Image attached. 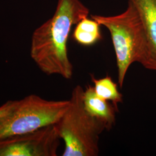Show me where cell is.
I'll list each match as a JSON object with an SVG mask.
<instances>
[{"mask_svg": "<svg viewBox=\"0 0 156 156\" xmlns=\"http://www.w3.org/2000/svg\"><path fill=\"white\" fill-rule=\"evenodd\" d=\"M89 14V9L80 0H58L53 16L36 28L31 37L30 56L42 72L72 78L68 39L73 26Z\"/></svg>", "mask_w": 156, "mask_h": 156, "instance_id": "1", "label": "cell"}, {"mask_svg": "<svg viewBox=\"0 0 156 156\" xmlns=\"http://www.w3.org/2000/svg\"><path fill=\"white\" fill-rule=\"evenodd\" d=\"M109 31L113 45L117 68L118 83L122 87L128 69L138 62L145 67L148 56L144 29L133 6L128 3L127 9L114 16L91 15Z\"/></svg>", "mask_w": 156, "mask_h": 156, "instance_id": "2", "label": "cell"}, {"mask_svg": "<svg viewBox=\"0 0 156 156\" xmlns=\"http://www.w3.org/2000/svg\"><path fill=\"white\" fill-rule=\"evenodd\" d=\"M83 91L80 85L73 88L68 108L55 124L65 144L62 156H97L100 153V136L105 128L85 109Z\"/></svg>", "mask_w": 156, "mask_h": 156, "instance_id": "3", "label": "cell"}, {"mask_svg": "<svg viewBox=\"0 0 156 156\" xmlns=\"http://www.w3.org/2000/svg\"><path fill=\"white\" fill-rule=\"evenodd\" d=\"M69 105V100H46L35 94L17 100L12 111L0 122V139L55 125Z\"/></svg>", "mask_w": 156, "mask_h": 156, "instance_id": "4", "label": "cell"}, {"mask_svg": "<svg viewBox=\"0 0 156 156\" xmlns=\"http://www.w3.org/2000/svg\"><path fill=\"white\" fill-rule=\"evenodd\" d=\"M60 137L56 125L0 139V156H56Z\"/></svg>", "mask_w": 156, "mask_h": 156, "instance_id": "5", "label": "cell"}, {"mask_svg": "<svg viewBox=\"0 0 156 156\" xmlns=\"http://www.w3.org/2000/svg\"><path fill=\"white\" fill-rule=\"evenodd\" d=\"M137 12L144 29L148 56L145 68L156 72V0H128Z\"/></svg>", "mask_w": 156, "mask_h": 156, "instance_id": "6", "label": "cell"}, {"mask_svg": "<svg viewBox=\"0 0 156 156\" xmlns=\"http://www.w3.org/2000/svg\"><path fill=\"white\" fill-rule=\"evenodd\" d=\"M83 102L86 111L102 123L105 130L112 129L116 123L118 107L98 96L91 85L87 86L84 89Z\"/></svg>", "mask_w": 156, "mask_h": 156, "instance_id": "7", "label": "cell"}, {"mask_svg": "<svg viewBox=\"0 0 156 156\" xmlns=\"http://www.w3.org/2000/svg\"><path fill=\"white\" fill-rule=\"evenodd\" d=\"M100 24L94 19L86 17L76 25L73 31V39L80 45L89 46L102 39Z\"/></svg>", "mask_w": 156, "mask_h": 156, "instance_id": "8", "label": "cell"}, {"mask_svg": "<svg viewBox=\"0 0 156 156\" xmlns=\"http://www.w3.org/2000/svg\"><path fill=\"white\" fill-rule=\"evenodd\" d=\"M91 79L95 93L101 98L111 102L117 107L123 102V95L119 91L117 84L110 76L106 75L104 78L97 79L91 75Z\"/></svg>", "mask_w": 156, "mask_h": 156, "instance_id": "9", "label": "cell"}, {"mask_svg": "<svg viewBox=\"0 0 156 156\" xmlns=\"http://www.w3.org/2000/svg\"><path fill=\"white\" fill-rule=\"evenodd\" d=\"M16 101H8L0 106V122H1L12 111L16 105Z\"/></svg>", "mask_w": 156, "mask_h": 156, "instance_id": "10", "label": "cell"}]
</instances>
